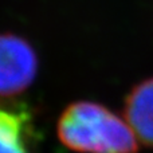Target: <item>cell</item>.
<instances>
[{"label":"cell","mask_w":153,"mask_h":153,"mask_svg":"<svg viewBox=\"0 0 153 153\" xmlns=\"http://www.w3.org/2000/svg\"><path fill=\"white\" fill-rule=\"evenodd\" d=\"M58 138L78 153H137L138 138L128 121L93 101L73 102L56 124Z\"/></svg>","instance_id":"1"},{"label":"cell","mask_w":153,"mask_h":153,"mask_svg":"<svg viewBox=\"0 0 153 153\" xmlns=\"http://www.w3.org/2000/svg\"><path fill=\"white\" fill-rule=\"evenodd\" d=\"M38 56L26 39L0 34V100H13L32 85Z\"/></svg>","instance_id":"2"},{"label":"cell","mask_w":153,"mask_h":153,"mask_svg":"<svg viewBox=\"0 0 153 153\" xmlns=\"http://www.w3.org/2000/svg\"><path fill=\"white\" fill-rule=\"evenodd\" d=\"M0 153H39L34 113L26 103L0 100Z\"/></svg>","instance_id":"3"},{"label":"cell","mask_w":153,"mask_h":153,"mask_svg":"<svg viewBox=\"0 0 153 153\" xmlns=\"http://www.w3.org/2000/svg\"><path fill=\"white\" fill-rule=\"evenodd\" d=\"M124 118L138 141L153 148V76L130 90L125 100Z\"/></svg>","instance_id":"4"}]
</instances>
